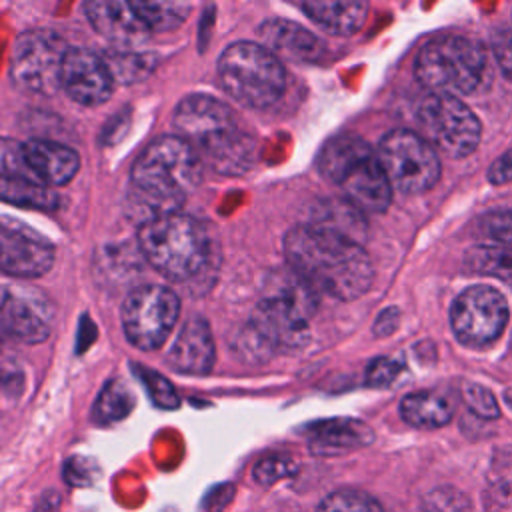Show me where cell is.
Instances as JSON below:
<instances>
[{
  "label": "cell",
  "mask_w": 512,
  "mask_h": 512,
  "mask_svg": "<svg viewBox=\"0 0 512 512\" xmlns=\"http://www.w3.org/2000/svg\"><path fill=\"white\" fill-rule=\"evenodd\" d=\"M290 268L316 292L354 300L374 280V268L362 244L336 230L300 224L284 238Z\"/></svg>",
  "instance_id": "obj_1"
},
{
  "label": "cell",
  "mask_w": 512,
  "mask_h": 512,
  "mask_svg": "<svg viewBox=\"0 0 512 512\" xmlns=\"http://www.w3.org/2000/svg\"><path fill=\"white\" fill-rule=\"evenodd\" d=\"M130 178L128 212L142 226L178 212L186 194L200 184L202 158L182 136H162L138 156Z\"/></svg>",
  "instance_id": "obj_2"
},
{
  "label": "cell",
  "mask_w": 512,
  "mask_h": 512,
  "mask_svg": "<svg viewBox=\"0 0 512 512\" xmlns=\"http://www.w3.org/2000/svg\"><path fill=\"white\" fill-rule=\"evenodd\" d=\"M174 126L218 174H244L256 160V142L236 126L232 110L218 98L186 96L174 110Z\"/></svg>",
  "instance_id": "obj_3"
},
{
  "label": "cell",
  "mask_w": 512,
  "mask_h": 512,
  "mask_svg": "<svg viewBox=\"0 0 512 512\" xmlns=\"http://www.w3.org/2000/svg\"><path fill=\"white\" fill-rule=\"evenodd\" d=\"M318 168L362 212H384L392 202V184L378 152L358 136L342 134L328 140L320 150Z\"/></svg>",
  "instance_id": "obj_4"
},
{
  "label": "cell",
  "mask_w": 512,
  "mask_h": 512,
  "mask_svg": "<svg viewBox=\"0 0 512 512\" xmlns=\"http://www.w3.org/2000/svg\"><path fill=\"white\" fill-rule=\"evenodd\" d=\"M138 246L148 264L174 282L192 280L210 258L206 228L182 212L144 222L138 228Z\"/></svg>",
  "instance_id": "obj_5"
},
{
  "label": "cell",
  "mask_w": 512,
  "mask_h": 512,
  "mask_svg": "<svg viewBox=\"0 0 512 512\" xmlns=\"http://www.w3.org/2000/svg\"><path fill=\"white\" fill-rule=\"evenodd\" d=\"M316 310L312 290L294 270L272 274L252 316V336L270 348H296L308 340V318Z\"/></svg>",
  "instance_id": "obj_6"
},
{
  "label": "cell",
  "mask_w": 512,
  "mask_h": 512,
  "mask_svg": "<svg viewBox=\"0 0 512 512\" xmlns=\"http://www.w3.org/2000/svg\"><path fill=\"white\" fill-rule=\"evenodd\" d=\"M414 72L432 94H470L486 78V52L474 38L444 34L420 48Z\"/></svg>",
  "instance_id": "obj_7"
},
{
  "label": "cell",
  "mask_w": 512,
  "mask_h": 512,
  "mask_svg": "<svg viewBox=\"0 0 512 512\" xmlns=\"http://www.w3.org/2000/svg\"><path fill=\"white\" fill-rule=\"evenodd\" d=\"M222 88L240 104L266 108L274 104L286 88V70L280 58L256 42H234L218 60Z\"/></svg>",
  "instance_id": "obj_8"
},
{
  "label": "cell",
  "mask_w": 512,
  "mask_h": 512,
  "mask_svg": "<svg viewBox=\"0 0 512 512\" xmlns=\"http://www.w3.org/2000/svg\"><path fill=\"white\" fill-rule=\"evenodd\" d=\"M66 42L52 30L22 32L10 50V78L26 92L52 94L62 88Z\"/></svg>",
  "instance_id": "obj_9"
},
{
  "label": "cell",
  "mask_w": 512,
  "mask_h": 512,
  "mask_svg": "<svg viewBox=\"0 0 512 512\" xmlns=\"http://www.w3.org/2000/svg\"><path fill=\"white\" fill-rule=\"evenodd\" d=\"M418 124L428 142L446 156L464 158L480 142L482 126L476 114L456 96L430 94L416 110Z\"/></svg>",
  "instance_id": "obj_10"
},
{
  "label": "cell",
  "mask_w": 512,
  "mask_h": 512,
  "mask_svg": "<svg viewBox=\"0 0 512 512\" xmlns=\"http://www.w3.org/2000/svg\"><path fill=\"white\" fill-rule=\"evenodd\" d=\"M378 158L392 188L418 194L432 188L440 178V160L434 146L410 130L388 132L378 146Z\"/></svg>",
  "instance_id": "obj_11"
},
{
  "label": "cell",
  "mask_w": 512,
  "mask_h": 512,
  "mask_svg": "<svg viewBox=\"0 0 512 512\" xmlns=\"http://www.w3.org/2000/svg\"><path fill=\"white\" fill-rule=\"evenodd\" d=\"M180 302L170 288L148 284L134 288L122 304V328L140 350H156L170 336Z\"/></svg>",
  "instance_id": "obj_12"
},
{
  "label": "cell",
  "mask_w": 512,
  "mask_h": 512,
  "mask_svg": "<svg viewBox=\"0 0 512 512\" xmlns=\"http://www.w3.org/2000/svg\"><path fill=\"white\" fill-rule=\"evenodd\" d=\"M508 320L506 298L490 286L466 288L450 308L454 336L472 348L494 342Z\"/></svg>",
  "instance_id": "obj_13"
},
{
  "label": "cell",
  "mask_w": 512,
  "mask_h": 512,
  "mask_svg": "<svg viewBox=\"0 0 512 512\" xmlns=\"http://www.w3.org/2000/svg\"><path fill=\"white\" fill-rule=\"evenodd\" d=\"M54 264L52 244L24 222L4 216L0 224V266L10 276L34 278Z\"/></svg>",
  "instance_id": "obj_14"
},
{
  "label": "cell",
  "mask_w": 512,
  "mask_h": 512,
  "mask_svg": "<svg viewBox=\"0 0 512 512\" xmlns=\"http://www.w3.org/2000/svg\"><path fill=\"white\" fill-rule=\"evenodd\" d=\"M0 320L6 336L24 344H38L50 334L52 312L44 296L26 288H8L2 296Z\"/></svg>",
  "instance_id": "obj_15"
},
{
  "label": "cell",
  "mask_w": 512,
  "mask_h": 512,
  "mask_svg": "<svg viewBox=\"0 0 512 512\" xmlns=\"http://www.w3.org/2000/svg\"><path fill=\"white\" fill-rule=\"evenodd\" d=\"M62 88L84 106H98L108 100L114 78L102 56L86 48H70L62 66Z\"/></svg>",
  "instance_id": "obj_16"
},
{
  "label": "cell",
  "mask_w": 512,
  "mask_h": 512,
  "mask_svg": "<svg viewBox=\"0 0 512 512\" xmlns=\"http://www.w3.org/2000/svg\"><path fill=\"white\" fill-rule=\"evenodd\" d=\"M84 12L92 28L120 48L138 46L152 34L132 2L90 0L84 4Z\"/></svg>",
  "instance_id": "obj_17"
},
{
  "label": "cell",
  "mask_w": 512,
  "mask_h": 512,
  "mask_svg": "<svg viewBox=\"0 0 512 512\" xmlns=\"http://www.w3.org/2000/svg\"><path fill=\"white\" fill-rule=\"evenodd\" d=\"M216 358L210 326L202 318H190L178 332L166 360L184 374H208Z\"/></svg>",
  "instance_id": "obj_18"
},
{
  "label": "cell",
  "mask_w": 512,
  "mask_h": 512,
  "mask_svg": "<svg viewBox=\"0 0 512 512\" xmlns=\"http://www.w3.org/2000/svg\"><path fill=\"white\" fill-rule=\"evenodd\" d=\"M22 148L30 172L44 186H62L80 168V156L70 146L34 138L22 144Z\"/></svg>",
  "instance_id": "obj_19"
},
{
  "label": "cell",
  "mask_w": 512,
  "mask_h": 512,
  "mask_svg": "<svg viewBox=\"0 0 512 512\" xmlns=\"http://www.w3.org/2000/svg\"><path fill=\"white\" fill-rule=\"evenodd\" d=\"M262 42L270 52H274L278 58H288L296 62H316L322 52L324 44L322 40L312 34L308 28L284 20V18H272L266 20L258 30Z\"/></svg>",
  "instance_id": "obj_20"
},
{
  "label": "cell",
  "mask_w": 512,
  "mask_h": 512,
  "mask_svg": "<svg viewBox=\"0 0 512 512\" xmlns=\"http://www.w3.org/2000/svg\"><path fill=\"white\" fill-rule=\"evenodd\" d=\"M372 438L374 434L364 422L352 418H332L318 422L310 430V448L314 454L334 456L366 446L372 442Z\"/></svg>",
  "instance_id": "obj_21"
},
{
  "label": "cell",
  "mask_w": 512,
  "mask_h": 512,
  "mask_svg": "<svg viewBox=\"0 0 512 512\" xmlns=\"http://www.w3.org/2000/svg\"><path fill=\"white\" fill-rule=\"evenodd\" d=\"M302 10L320 26L336 34H354L362 28L368 12L366 2H330V0H308Z\"/></svg>",
  "instance_id": "obj_22"
},
{
  "label": "cell",
  "mask_w": 512,
  "mask_h": 512,
  "mask_svg": "<svg viewBox=\"0 0 512 512\" xmlns=\"http://www.w3.org/2000/svg\"><path fill=\"white\" fill-rule=\"evenodd\" d=\"M452 414V402L432 390L406 394L400 402V416L416 428H440L452 420Z\"/></svg>",
  "instance_id": "obj_23"
},
{
  "label": "cell",
  "mask_w": 512,
  "mask_h": 512,
  "mask_svg": "<svg viewBox=\"0 0 512 512\" xmlns=\"http://www.w3.org/2000/svg\"><path fill=\"white\" fill-rule=\"evenodd\" d=\"M2 198L12 204L32 206L42 210H52L58 204L54 192H50L42 182L28 178H12L2 176Z\"/></svg>",
  "instance_id": "obj_24"
},
{
  "label": "cell",
  "mask_w": 512,
  "mask_h": 512,
  "mask_svg": "<svg viewBox=\"0 0 512 512\" xmlns=\"http://www.w3.org/2000/svg\"><path fill=\"white\" fill-rule=\"evenodd\" d=\"M464 264L474 274L512 282V252L500 246H476L466 252Z\"/></svg>",
  "instance_id": "obj_25"
},
{
  "label": "cell",
  "mask_w": 512,
  "mask_h": 512,
  "mask_svg": "<svg viewBox=\"0 0 512 512\" xmlns=\"http://www.w3.org/2000/svg\"><path fill=\"white\" fill-rule=\"evenodd\" d=\"M102 60L108 66L114 82H122V84L140 82L154 68L152 56L128 52V50H106L102 54Z\"/></svg>",
  "instance_id": "obj_26"
},
{
  "label": "cell",
  "mask_w": 512,
  "mask_h": 512,
  "mask_svg": "<svg viewBox=\"0 0 512 512\" xmlns=\"http://www.w3.org/2000/svg\"><path fill=\"white\" fill-rule=\"evenodd\" d=\"M138 16L150 28V32H168L178 28L188 12L190 4L186 2H132Z\"/></svg>",
  "instance_id": "obj_27"
},
{
  "label": "cell",
  "mask_w": 512,
  "mask_h": 512,
  "mask_svg": "<svg viewBox=\"0 0 512 512\" xmlns=\"http://www.w3.org/2000/svg\"><path fill=\"white\" fill-rule=\"evenodd\" d=\"M134 406V394L132 390L120 382V380H110L96 404H94V414L100 422H114V420H122Z\"/></svg>",
  "instance_id": "obj_28"
},
{
  "label": "cell",
  "mask_w": 512,
  "mask_h": 512,
  "mask_svg": "<svg viewBox=\"0 0 512 512\" xmlns=\"http://www.w3.org/2000/svg\"><path fill=\"white\" fill-rule=\"evenodd\" d=\"M316 512H384V508L374 496L362 490L342 488L328 494Z\"/></svg>",
  "instance_id": "obj_29"
},
{
  "label": "cell",
  "mask_w": 512,
  "mask_h": 512,
  "mask_svg": "<svg viewBox=\"0 0 512 512\" xmlns=\"http://www.w3.org/2000/svg\"><path fill=\"white\" fill-rule=\"evenodd\" d=\"M422 512H472V504L460 490L440 486L422 498Z\"/></svg>",
  "instance_id": "obj_30"
},
{
  "label": "cell",
  "mask_w": 512,
  "mask_h": 512,
  "mask_svg": "<svg viewBox=\"0 0 512 512\" xmlns=\"http://www.w3.org/2000/svg\"><path fill=\"white\" fill-rule=\"evenodd\" d=\"M480 232L512 252V210H494L480 218Z\"/></svg>",
  "instance_id": "obj_31"
},
{
  "label": "cell",
  "mask_w": 512,
  "mask_h": 512,
  "mask_svg": "<svg viewBox=\"0 0 512 512\" xmlns=\"http://www.w3.org/2000/svg\"><path fill=\"white\" fill-rule=\"evenodd\" d=\"M462 396H464V402L466 406L480 418L484 420H494L500 416V408H498V402L494 398V394L480 386V384H464L462 388Z\"/></svg>",
  "instance_id": "obj_32"
},
{
  "label": "cell",
  "mask_w": 512,
  "mask_h": 512,
  "mask_svg": "<svg viewBox=\"0 0 512 512\" xmlns=\"http://www.w3.org/2000/svg\"><path fill=\"white\" fill-rule=\"evenodd\" d=\"M296 472V462L286 456H266L254 466V480L262 486H270Z\"/></svg>",
  "instance_id": "obj_33"
},
{
  "label": "cell",
  "mask_w": 512,
  "mask_h": 512,
  "mask_svg": "<svg viewBox=\"0 0 512 512\" xmlns=\"http://www.w3.org/2000/svg\"><path fill=\"white\" fill-rule=\"evenodd\" d=\"M140 378L148 386L150 396L158 406H162V408H176L178 406V402H180L178 394L164 376H160L152 370H140Z\"/></svg>",
  "instance_id": "obj_34"
},
{
  "label": "cell",
  "mask_w": 512,
  "mask_h": 512,
  "mask_svg": "<svg viewBox=\"0 0 512 512\" xmlns=\"http://www.w3.org/2000/svg\"><path fill=\"white\" fill-rule=\"evenodd\" d=\"M492 50L504 76L512 80V28H500L494 32Z\"/></svg>",
  "instance_id": "obj_35"
},
{
  "label": "cell",
  "mask_w": 512,
  "mask_h": 512,
  "mask_svg": "<svg viewBox=\"0 0 512 512\" xmlns=\"http://www.w3.org/2000/svg\"><path fill=\"white\" fill-rule=\"evenodd\" d=\"M400 364L390 360V358H378L374 360L368 370H366V380L372 386H388L398 374H400Z\"/></svg>",
  "instance_id": "obj_36"
},
{
  "label": "cell",
  "mask_w": 512,
  "mask_h": 512,
  "mask_svg": "<svg viewBox=\"0 0 512 512\" xmlns=\"http://www.w3.org/2000/svg\"><path fill=\"white\" fill-rule=\"evenodd\" d=\"M64 476L72 486H86L94 478V464L86 458H72L66 464Z\"/></svg>",
  "instance_id": "obj_37"
},
{
  "label": "cell",
  "mask_w": 512,
  "mask_h": 512,
  "mask_svg": "<svg viewBox=\"0 0 512 512\" xmlns=\"http://www.w3.org/2000/svg\"><path fill=\"white\" fill-rule=\"evenodd\" d=\"M488 180L492 184L512 182V150L504 152L492 162V166L488 168Z\"/></svg>",
  "instance_id": "obj_38"
},
{
  "label": "cell",
  "mask_w": 512,
  "mask_h": 512,
  "mask_svg": "<svg viewBox=\"0 0 512 512\" xmlns=\"http://www.w3.org/2000/svg\"><path fill=\"white\" fill-rule=\"evenodd\" d=\"M504 400H506V404L512 408V390H508V392L504 394Z\"/></svg>",
  "instance_id": "obj_39"
}]
</instances>
